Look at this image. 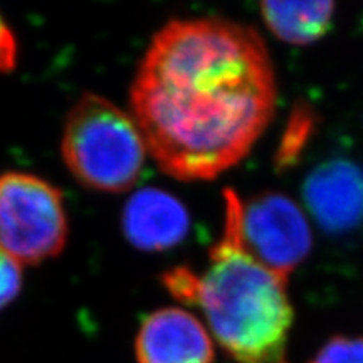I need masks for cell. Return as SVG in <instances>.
<instances>
[{"label":"cell","instance_id":"cell-5","mask_svg":"<svg viewBox=\"0 0 363 363\" xmlns=\"http://www.w3.org/2000/svg\"><path fill=\"white\" fill-rule=\"evenodd\" d=\"M239 230L244 247L269 269L288 276L311 249L305 212L283 194H262L240 202Z\"/></svg>","mask_w":363,"mask_h":363},{"label":"cell","instance_id":"cell-3","mask_svg":"<svg viewBox=\"0 0 363 363\" xmlns=\"http://www.w3.org/2000/svg\"><path fill=\"white\" fill-rule=\"evenodd\" d=\"M61 152L72 177L86 189L120 194L138 182L148 148L131 113L88 93L67 113Z\"/></svg>","mask_w":363,"mask_h":363},{"label":"cell","instance_id":"cell-4","mask_svg":"<svg viewBox=\"0 0 363 363\" xmlns=\"http://www.w3.org/2000/svg\"><path fill=\"white\" fill-rule=\"evenodd\" d=\"M67 233L61 190L26 172L0 175V246L19 264H39L59 256Z\"/></svg>","mask_w":363,"mask_h":363},{"label":"cell","instance_id":"cell-1","mask_svg":"<svg viewBox=\"0 0 363 363\" xmlns=\"http://www.w3.org/2000/svg\"><path fill=\"white\" fill-rule=\"evenodd\" d=\"M276 96L274 66L256 29L224 17L174 19L140 61L130 113L165 174L208 180L247 155Z\"/></svg>","mask_w":363,"mask_h":363},{"label":"cell","instance_id":"cell-12","mask_svg":"<svg viewBox=\"0 0 363 363\" xmlns=\"http://www.w3.org/2000/svg\"><path fill=\"white\" fill-rule=\"evenodd\" d=\"M17 65V40L11 26L0 13V72L12 71Z\"/></svg>","mask_w":363,"mask_h":363},{"label":"cell","instance_id":"cell-7","mask_svg":"<svg viewBox=\"0 0 363 363\" xmlns=\"http://www.w3.org/2000/svg\"><path fill=\"white\" fill-rule=\"evenodd\" d=\"M121 225L133 246L143 251H163L184 240L190 217L174 195L148 187L131 195L123 208Z\"/></svg>","mask_w":363,"mask_h":363},{"label":"cell","instance_id":"cell-6","mask_svg":"<svg viewBox=\"0 0 363 363\" xmlns=\"http://www.w3.org/2000/svg\"><path fill=\"white\" fill-rule=\"evenodd\" d=\"M138 363H212L214 343L201 320L182 308H162L145 318L135 340Z\"/></svg>","mask_w":363,"mask_h":363},{"label":"cell","instance_id":"cell-9","mask_svg":"<svg viewBox=\"0 0 363 363\" xmlns=\"http://www.w3.org/2000/svg\"><path fill=\"white\" fill-rule=\"evenodd\" d=\"M262 17L279 39L291 44H310L323 38L333 19L335 4L330 0L316 2H276L261 4Z\"/></svg>","mask_w":363,"mask_h":363},{"label":"cell","instance_id":"cell-10","mask_svg":"<svg viewBox=\"0 0 363 363\" xmlns=\"http://www.w3.org/2000/svg\"><path fill=\"white\" fill-rule=\"evenodd\" d=\"M310 363H363V337H335Z\"/></svg>","mask_w":363,"mask_h":363},{"label":"cell","instance_id":"cell-2","mask_svg":"<svg viewBox=\"0 0 363 363\" xmlns=\"http://www.w3.org/2000/svg\"><path fill=\"white\" fill-rule=\"evenodd\" d=\"M240 201L225 192V227L206 271L175 267L163 276L169 291L203 311L208 330L239 363H286L293 306L288 276L269 269L244 247Z\"/></svg>","mask_w":363,"mask_h":363},{"label":"cell","instance_id":"cell-11","mask_svg":"<svg viewBox=\"0 0 363 363\" xmlns=\"http://www.w3.org/2000/svg\"><path fill=\"white\" fill-rule=\"evenodd\" d=\"M22 288V264L0 246V311L19 296Z\"/></svg>","mask_w":363,"mask_h":363},{"label":"cell","instance_id":"cell-8","mask_svg":"<svg viewBox=\"0 0 363 363\" xmlns=\"http://www.w3.org/2000/svg\"><path fill=\"white\" fill-rule=\"evenodd\" d=\"M305 197L326 229H350L363 217V172L350 162L321 165L308 179Z\"/></svg>","mask_w":363,"mask_h":363}]
</instances>
